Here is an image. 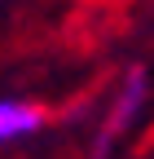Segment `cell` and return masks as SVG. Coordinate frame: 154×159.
<instances>
[{
  "label": "cell",
  "instance_id": "obj_1",
  "mask_svg": "<svg viewBox=\"0 0 154 159\" xmlns=\"http://www.w3.org/2000/svg\"><path fill=\"white\" fill-rule=\"evenodd\" d=\"M145 71H128V80H123V89H119V97H114V106H110V119L101 124V137H97V159H106L110 155V146L119 142V133L137 119V111H141V102H145Z\"/></svg>",
  "mask_w": 154,
  "mask_h": 159
},
{
  "label": "cell",
  "instance_id": "obj_2",
  "mask_svg": "<svg viewBox=\"0 0 154 159\" xmlns=\"http://www.w3.org/2000/svg\"><path fill=\"white\" fill-rule=\"evenodd\" d=\"M44 124V111L31 102H18V97H5L0 102V142H13V137H27Z\"/></svg>",
  "mask_w": 154,
  "mask_h": 159
}]
</instances>
